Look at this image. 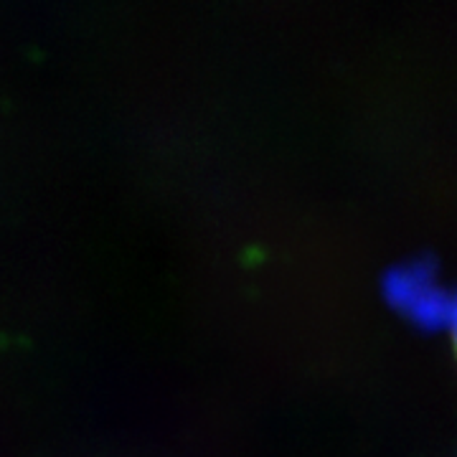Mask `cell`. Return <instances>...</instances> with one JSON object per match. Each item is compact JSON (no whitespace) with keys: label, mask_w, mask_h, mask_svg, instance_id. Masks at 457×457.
<instances>
[{"label":"cell","mask_w":457,"mask_h":457,"mask_svg":"<svg viewBox=\"0 0 457 457\" xmlns=\"http://www.w3.org/2000/svg\"><path fill=\"white\" fill-rule=\"evenodd\" d=\"M384 293L394 311L425 330L450 326L457 305V297L440 272L422 260L394 267L386 275Z\"/></svg>","instance_id":"obj_1"},{"label":"cell","mask_w":457,"mask_h":457,"mask_svg":"<svg viewBox=\"0 0 457 457\" xmlns=\"http://www.w3.org/2000/svg\"><path fill=\"white\" fill-rule=\"evenodd\" d=\"M450 330H453V341H455V348H457V305H455V312H453V320H450Z\"/></svg>","instance_id":"obj_2"}]
</instances>
